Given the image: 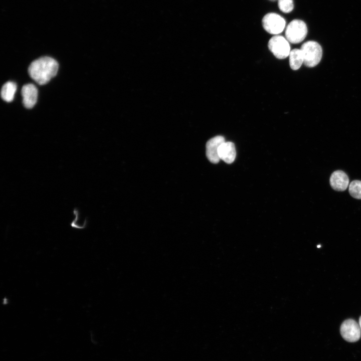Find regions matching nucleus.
I'll return each instance as SVG.
<instances>
[{
	"mask_svg": "<svg viewBox=\"0 0 361 361\" xmlns=\"http://www.w3.org/2000/svg\"><path fill=\"white\" fill-rule=\"evenodd\" d=\"M58 62L49 57H43L31 63L28 68L30 76L40 85L47 83L57 73Z\"/></svg>",
	"mask_w": 361,
	"mask_h": 361,
	"instance_id": "1",
	"label": "nucleus"
},
{
	"mask_svg": "<svg viewBox=\"0 0 361 361\" xmlns=\"http://www.w3.org/2000/svg\"><path fill=\"white\" fill-rule=\"evenodd\" d=\"M300 49L303 54V64L305 66L312 68L320 62L322 56V49L317 42L307 41L302 45Z\"/></svg>",
	"mask_w": 361,
	"mask_h": 361,
	"instance_id": "2",
	"label": "nucleus"
},
{
	"mask_svg": "<svg viewBox=\"0 0 361 361\" xmlns=\"http://www.w3.org/2000/svg\"><path fill=\"white\" fill-rule=\"evenodd\" d=\"M307 34V27L300 20H293L287 25L285 30V38L292 44H298L303 41Z\"/></svg>",
	"mask_w": 361,
	"mask_h": 361,
	"instance_id": "3",
	"label": "nucleus"
},
{
	"mask_svg": "<svg viewBox=\"0 0 361 361\" xmlns=\"http://www.w3.org/2000/svg\"><path fill=\"white\" fill-rule=\"evenodd\" d=\"M268 46L270 51L277 59H284L289 55V42L282 36L277 35L273 36L269 40Z\"/></svg>",
	"mask_w": 361,
	"mask_h": 361,
	"instance_id": "4",
	"label": "nucleus"
},
{
	"mask_svg": "<svg viewBox=\"0 0 361 361\" xmlns=\"http://www.w3.org/2000/svg\"><path fill=\"white\" fill-rule=\"evenodd\" d=\"M262 26L268 33L277 35L283 31L285 20L279 15L270 13L265 15L262 21Z\"/></svg>",
	"mask_w": 361,
	"mask_h": 361,
	"instance_id": "5",
	"label": "nucleus"
},
{
	"mask_svg": "<svg viewBox=\"0 0 361 361\" xmlns=\"http://www.w3.org/2000/svg\"><path fill=\"white\" fill-rule=\"evenodd\" d=\"M340 331L342 337L348 342H355L360 338L361 330L359 325L352 319L344 321Z\"/></svg>",
	"mask_w": 361,
	"mask_h": 361,
	"instance_id": "6",
	"label": "nucleus"
},
{
	"mask_svg": "<svg viewBox=\"0 0 361 361\" xmlns=\"http://www.w3.org/2000/svg\"><path fill=\"white\" fill-rule=\"evenodd\" d=\"M225 138L221 135L216 136L209 139L206 143V155L209 160L213 163H218L220 160L218 149L224 142Z\"/></svg>",
	"mask_w": 361,
	"mask_h": 361,
	"instance_id": "7",
	"label": "nucleus"
},
{
	"mask_svg": "<svg viewBox=\"0 0 361 361\" xmlns=\"http://www.w3.org/2000/svg\"><path fill=\"white\" fill-rule=\"evenodd\" d=\"M21 94L23 97V103L27 108H32L37 102L38 90L33 84H27L22 88Z\"/></svg>",
	"mask_w": 361,
	"mask_h": 361,
	"instance_id": "8",
	"label": "nucleus"
},
{
	"mask_svg": "<svg viewBox=\"0 0 361 361\" xmlns=\"http://www.w3.org/2000/svg\"><path fill=\"white\" fill-rule=\"evenodd\" d=\"M330 184L333 189L336 191L345 190L349 185L347 175L342 170H336L332 173L330 177Z\"/></svg>",
	"mask_w": 361,
	"mask_h": 361,
	"instance_id": "9",
	"label": "nucleus"
},
{
	"mask_svg": "<svg viewBox=\"0 0 361 361\" xmlns=\"http://www.w3.org/2000/svg\"><path fill=\"white\" fill-rule=\"evenodd\" d=\"M218 154L220 159L227 163H232L236 155L234 144L230 141L224 142L219 147Z\"/></svg>",
	"mask_w": 361,
	"mask_h": 361,
	"instance_id": "10",
	"label": "nucleus"
},
{
	"mask_svg": "<svg viewBox=\"0 0 361 361\" xmlns=\"http://www.w3.org/2000/svg\"><path fill=\"white\" fill-rule=\"evenodd\" d=\"M289 65L293 70L300 68L303 64V56L300 49H294L290 51L289 54Z\"/></svg>",
	"mask_w": 361,
	"mask_h": 361,
	"instance_id": "11",
	"label": "nucleus"
},
{
	"mask_svg": "<svg viewBox=\"0 0 361 361\" xmlns=\"http://www.w3.org/2000/svg\"><path fill=\"white\" fill-rule=\"evenodd\" d=\"M17 90L16 84L9 81L6 83L2 87L1 95L2 99L10 102L13 100Z\"/></svg>",
	"mask_w": 361,
	"mask_h": 361,
	"instance_id": "12",
	"label": "nucleus"
},
{
	"mask_svg": "<svg viewBox=\"0 0 361 361\" xmlns=\"http://www.w3.org/2000/svg\"><path fill=\"white\" fill-rule=\"evenodd\" d=\"M348 191L354 198L361 199V180H354L349 185Z\"/></svg>",
	"mask_w": 361,
	"mask_h": 361,
	"instance_id": "13",
	"label": "nucleus"
},
{
	"mask_svg": "<svg viewBox=\"0 0 361 361\" xmlns=\"http://www.w3.org/2000/svg\"><path fill=\"white\" fill-rule=\"evenodd\" d=\"M280 11L285 13L291 12L294 8L293 0H277Z\"/></svg>",
	"mask_w": 361,
	"mask_h": 361,
	"instance_id": "14",
	"label": "nucleus"
},
{
	"mask_svg": "<svg viewBox=\"0 0 361 361\" xmlns=\"http://www.w3.org/2000/svg\"><path fill=\"white\" fill-rule=\"evenodd\" d=\"M359 325L361 330V316L360 317L359 319Z\"/></svg>",
	"mask_w": 361,
	"mask_h": 361,
	"instance_id": "15",
	"label": "nucleus"
},
{
	"mask_svg": "<svg viewBox=\"0 0 361 361\" xmlns=\"http://www.w3.org/2000/svg\"><path fill=\"white\" fill-rule=\"evenodd\" d=\"M317 247L318 248H319V247H321V246H320V245H318Z\"/></svg>",
	"mask_w": 361,
	"mask_h": 361,
	"instance_id": "16",
	"label": "nucleus"
},
{
	"mask_svg": "<svg viewBox=\"0 0 361 361\" xmlns=\"http://www.w3.org/2000/svg\"><path fill=\"white\" fill-rule=\"evenodd\" d=\"M269 1H277V0H269Z\"/></svg>",
	"mask_w": 361,
	"mask_h": 361,
	"instance_id": "17",
	"label": "nucleus"
}]
</instances>
